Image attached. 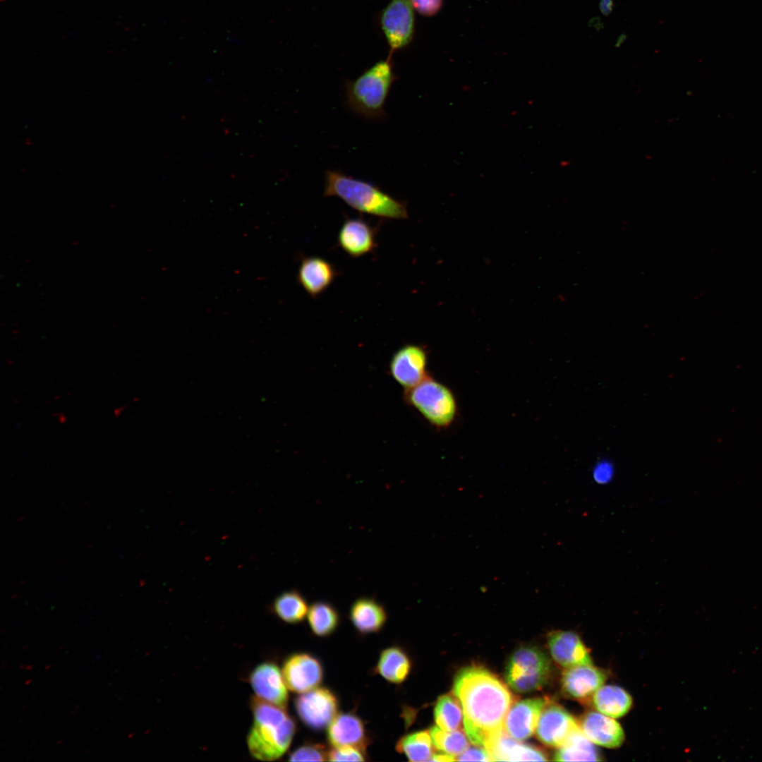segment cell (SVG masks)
Masks as SVG:
<instances>
[{
  "label": "cell",
  "instance_id": "obj_4",
  "mask_svg": "<svg viewBox=\"0 0 762 762\" xmlns=\"http://www.w3.org/2000/svg\"><path fill=\"white\" fill-rule=\"evenodd\" d=\"M396 79L392 56L388 54L356 79L345 81L346 105L354 113L368 119L384 117L385 104Z\"/></svg>",
  "mask_w": 762,
  "mask_h": 762
},
{
  "label": "cell",
  "instance_id": "obj_28",
  "mask_svg": "<svg viewBox=\"0 0 762 762\" xmlns=\"http://www.w3.org/2000/svg\"><path fill=\"white\" fill-rule=\"evenodd\" d=\"M435 722L440 729L452 731L460 729L462 723V708L454 695H443L435 706Z\"/></svg>",
  "mask_w": 762,
  "mask_h": 762
},
{
  "label": "cell",
  "instance_id": "obj_2",
  "mask_svg": "<svg viewBox=\"0 0 762 762\" xmlns=\"http://www.w3.org/2000/svg\"><path fill=\"white\" fill-rule=\"evenodd\" d=\"M250 707L253 722L247 736L250 755L260 761H274L289 747L296 732V723L284 708L253 697Z\"/></svg>",
  "mask_w": 762,
  "mask_h": 762
},
{
  "label": "cell",
  "instance_id": "obj_33",
  "mask_svg": "<svg viewBox=\"0 0 762 762\" xmlns=\"http://www.w3.org/2000/svg\"><path fill=\"white\" fill-rule=\"evenodd\" d=\"M614 475V467L609 461L603 460L596 464L593 470V478L599 484L610 482Z\"/></svg>",
  "mask_w": 762,
  "mask_h": 762
},
{
  "label": "cell",
  "instance_id": "obj_6",
  "mask_svg": "<svg viewBox=\"0 0 762 762\" xmlns=\"http://www.w3.org/2000/svg\"><path fill=\"white\" fill-rule=\"evenodd\" d=\"M551 673V664L540 649L524 646L516 650L507 663L506 680L519 692H530L543 687Z\"/></svg>",
  "mask_w": 762,
  "mask_h": 762
},
{
  "label": "cell",
  "instance_id": "obj_17",
  "mask_svg": "<svg viewBox=\"0 0 762 762\" xmlns=\"http://www.w3.org/2000/svg\"><path fill=\"white\" fill-rule=\"evenodd\" d=\"M339 247L350 257L359 258L375 248L376 231L361 217L346 219L339 229Z\"/></svg>",
  "mask_w": 762,
  "mask_h": 762
},
{
  "label": "cell",
  "instance_id": "obj_15",
  "mask_svg": "<svg viewBox=\"0 0 762 762\" xmlns=\"http://www.w3.org/2000/svg\"><path fill=\"white\" fill-rule=\"evenodd\" d=\"M607 679L603 669L593 664L565 669L561 678L563 693L575 700H585L602 687Z\"/></svg>",
  "mask_w": 762,
  "mask_h": 762
},
{
  "label": "cell",
  "instance_id": "obj_18",
  "mask_svg": "<svg viewBox=\"0 0 762 762\" xmlns=\"http://www.w3.org/2000/svg\"><path fill=\"white\" fill-rule=\"evenodd\" d=\"M338 276V271L327 260L310 256L301 260L297 280L305 291L315 299L325 292Z\"/></svg>",
  "mask_w": 762,
  "mask_h": 762
},
{
  "label": "cell",
  "instance_id": "obj_37",
  "mask_svg": "<svg viewBox=\"0 0 762 762\" xmlns=\"http://www.w3.org/2000/svg\"><path fill=\"white\" fill-rule=\"evenodd\" d=\"M588 25L589 27L595 28L597 31H599L604 28L603 23L598 16L591 18L588 23Z\"/></svg>",
  "mask_w": 762,
  "mask_h": 762
},
{
  "label": "cell",
  "instance_id": "obj_11",
  "mask_svg": "<svg viewBox=\"0 0 762 762\" xmlns=\"http://www.w3.org/2000/svg\"><path fill=\"white\" fill-rule=\"evenodd\" d=\"M282 672L289 689L299 694L318 687L324 674L320 660L306 653L289 655L283 663Z\"/></svg>",
  "mask_w": 762,
  "mask_h": 762
},
{
  "label": "cell",
  "instance_id": "obj_27",
  "mask_svg": "<svg viewBox=\"0 0 762 762\" xmlns=\"http://www.w3.org/2000/svg\"><path fill=\"white\" fill-rule=\"evenodd\" d=\"M307 617L313 633L320 637L332 634L339 622L337 610L331 604L323 601L312 603L308 608Z\"/></svg>",
  "mask_w": 762,
  "mask_h": 762
},
{
  "label": "cell",
  "instance_id": "obj_32",
  "mask_svg": "<svg viewBox=\"0 0 762 762\" xmlns=\"http://www.w3.org/2000/svg\"><path fill=\"white\" fill-rule=\"evenodd\" d=\"M415 10L424 17H432L438 13L443 4V0H410Z\"/></svg>",
  "mask_w": 762,
  "mask_h": 762
},
{
  "label": "cell",
  "instance_id": "obj_35",
  "mask_svg": "<svg viewBox=\"0 0 762 762\" xmlns=\"http://www.w3.org/2000/svg\"><path fill=\"white\" fill-rule=\"evenodd\" d=\"M615 7V2L613 0H600L599 3V9L601 13L605 16H609Z\"/></svg>",
  "mask_w": 762,
  "mask_h": 762
},
{
  "label": "cell",
  "instance_id": "obj_14",
  "mask_svg": "<svg viewBox=\"0 0 762 762\" xmlns=\"http://www.w3.org/2000/svg\"><path fill=\"white\" fill-rule=\"evenodd\" d=\"M548 645L554 661L564 669L593 664L588 650L573 631H552L548 635Z\"/></svg>",
  "mask_w": 762,
  "mask_h": 762
},
{
  "label": "cell",
  "instance_id": "obj_26",
  "mask_svg": "<svg viewBox=\"0 0 762 762\" xmlns=\"http://www.w3.org/2000/svg\"><path fill=\"white\" fill-rule=\"evenodd\" d=\"M433 745L430 732L421 730L402 737L397 742L396 749L411 761L423 762L430 761L434 754Z\"/></svg>",
  "mask_w": 762,
  "mask_h": 762
},
{
  "label": "cell",
  "instance_id": "obj_13",
  "mask_svg": "<svg viewBox=\"0 0 762 762\" xmlns=\"http://www.w3.org/2000/svg\"><path fill=\"white\" fill-rule=\"evenodd\" d=\"M550 700L538 697L514 702L504 721V729L512 738L523 741L534 732L543 709Z\"/></svg>",
  "mask_w": 762,
  "mask_h": 762
},
{
  "label": "cell",
  "instance_id": "obj_19",
  "mask_svg": "<svg viewBox=\"0 0 762 762\" xmlns=\"http://www.w3.org/2000/svg\"><path fill=\"white\" fill-rule=\"evenodd\" d=\"M492 761H525L548 760L540 749L519 742L505 730L489 739L483 747Z\"/></svg>",
  "mask_w": 762,
  "mask_h": 762
},
{
  "label": "cell",
  "instance_id": "obj_29",
  "mask_svg": "<svg viewBox=\"0 0 762 762\" xmlns=\"http://www.w3.org/2000/svg\"><path fill=\"white\" fill-rule=\"evenodd\" d=\"M433 745L449 755L458 756L468 747L467 735L459 730L446 731L434 726L430 730Z\"/></svg>",
  "mask_w": 762,
  "mask_h": 762
},
{
  "label": "cell",
  "instance_id": "obj_30",
  "mask_svg": "<svg viewBox=\"0 0 762 762\" xmlns=\"http://www.w3.org/2000/svg\"><path fill=\"white\" fill-rule=\"evenodd\" d=\"M328 751L320 744H303L293 751L289 757L291 761H324L327 760Z\"/></svg>",
  "mask_w": 762,
  "mask_h": 762
},
{
  "label": "cell",
  "instance_id": "obj_38",
  "mask_svg": "<svg viewBox=\"0 0 762 762\" xmlns=\"http://www.w3.org/2000/svg\"><path fill=\"white\" fill-rule=\"evenodd\" d=\"M627 39V35L625 32L621 33L617 38L615 46L616 47H620Z\"/></svg>",
  "mask_w": 762,
  "mask_h": 762
},
{
  "label": "cell",
  "instance_id": "obj_9",
  "mask_svg": "<svg viewBox=\"0 0 762 762\" xmlns=\"http://www.w3.org/2000/svg\"><path fill=\"white\" fill-rule=\"evenodd\" d=\"M428 352L418 344H405L392 356L389 373L405 389H410L429 375L427 372Z\"/></svg>",
  "mask_w": 762,
  "mask_h": 762
},
{
  "label": "cell",
  "instance_id": "obj_25",
  "mask_svg": "<svg viewBox=\"0 0 762 762\" xmlns=\"http://www.w3.org/2000/svg\"><path fill=\"white\" fill-rule=\"evenodd\" d=\"M308 608L306 599L295 590L281 593L272 605V610L275 615L289 624L302 622L307 616Z\"/></svg>",
  "mask_w": 762,
  "mask_h": 762
},
{
  "label": "cell",
  "instance_id": "obj_22",
  "mask_svg": "<svg viewBox=\"0 0 762 762\" xmlns=\"http://www.w3.org/2000/svg\"><path fill=\"white\" fill-rule=\"evenodd\" d=\"M590 698L596 711L615 719L624 716L633 703L631 695L617 685L603 684Z\"/></svg>",
  "mask_w": 762,
  "mask_h": 762
},
{
  "label": "cell",
  "instance_id": "obj_1",
  "mask_svg": "<svg viewBox=\"0 0 762 762\" xmlns=\"http://www.w3.org/2000/svg\"><path fill=\"white\" fill-rule=\"evenodd\" d=\"M453 692L462 708L465 732L475 746L484 747L504 730L506 716L516 698L493 673L478 666L463 668L454 679Z\"/></svg>",
  "mask_w": 762,
  "mask_h": 762
},
{
  "label": "cell",
  "instance_id": "obj_5",
  "mask_svg": "<svg viewBox=\"0 0 762 762\" xmlns=\"http://www.w3.org/2000/svg\"><path fill=\"white\" fill-rule=\"evenodd\" d=\"M404 398L408 404L437 429L450 427L457 416L458 405L453 392L430 375L416 386L405 389Z\"/></svg>",
  "mask_w": 762,
  "mask_h": 762
},
{
  "label": "cell",
  "instance_id": "obj_12",
  "mask_svg": "<svg viewBox=\"0 0 762 762\" xmlns=\"http://www.w3.org/2000/svg\"><path fill=\"white\" fill-rule=\"evenodd\" d=\"M249 682L258 698L286 708L289 695L282 672L273 662L265 661L258 665L249 675Z\"/></svg>",
  "mask_w": 762,
  "mask_h": 762
},
{
  "label": "cell",
  "instance_id": "obj_21",
  "mask_svg": "<svg viewBox=\"0 0 762 762\" xmlns=\"http://www.w3.org/2000/svg\"><path fill=\"white\" fill-rule=\"evenodd\" d=\"M349 615L355 628L365 634L380 631L387 619L384 607L370 598L356 600L351 606Z\"/></svg>",
  "mask_w": 762,
  "mask_h": 762
},
{
  "label": "cell",
  "instance_id": "obj_34",
  "mask_svg": "<svg viewBox=\"0 0 762 762\" xmlns=\"http://www.w3.org/2000/svg\"><path fill=\"white\" fill-rule=\"evenodd\" d=\"M456 761H490L491 758L484 748L482 749L479 746H476L467 749L456 758Z\"/></svg>",
  "mask_w": 762,
  "mask_h": 762
},
{
  "label": "cell",
  "instance_id": "obj_36",
  "mask_svg": "<svg viewBox=\"0 0 762 762\" xmlns=\"http://www.w3.org/2000/svg\"><path fill=\"white\" fill-rule=\"evenodd\" d=\"M430 761H440V762H442V761H456V758L454 756L449 755V754H446V753L436 754L433 755Z\"/></svg>",
  "mask_w": 762,
  "mask_h": 762
},
{
  "label": "cell",
  "instance_id": "obj_3",
  "mask_svg": "<svg viewBox=\"0 0 762 762\" xmlns=\"http://www.w3.org/2000/svg\"><path fill=\"white\" fill-rule=\"evenodd\" d=\"M324 197H337L361 213L388 219L409 217L405 202L389 195L377 186L340 171L325 172Z\"/></svg>",
  "mask_w": 762,
  "mask_h": 762
},
{
  "label": "cell",
  "instance_id": "obj_23",
  "mask_svg": "<svg viewBox=\"0 0 762 762\" xmlns=\"http://www.w3.org/2000/svg\"><path fill=\"white\" fill-rule=\"evenodd\" d=\"M411 667V660L405 651L394 646L381 652L375 672L390 683L401 684L407 678Z\"/></svg>",
  "mask_w": 762,
  "mask_h": 762
},
{
  "label": "cell",
  "instance_id": "obj_7",
  "mask_svg": "<svg viewBox=\"0 0 762 762\" xmlns=\"http://www.w3.org/2000/svg\"><path fill=\"white\" fill-rule=\"evenodd\" d=\"M378 23L389 47V55L407 48L416 32L415 10L410 0H389L378 14Z\"/></svg>",
  "mask_w": 762,
  "mask_h": 762
},
{
  "label": "cell",
  "instance_id": "obj_31",
  "mask_svg": "<svg viewBox=\"0 0 762 762\" xmlns=\"http://www.w3.org/2000/svg\"><path fill=\"white\" fill-rule=\"evenodd\" d=\"M365 750L352 746H332L328 751L327 760L330 761H365Z\"/></svg>",
  "mask_w": 762,
  "mask_h": 762
},
{
  "label": "cell",
  "instance_id": "obj_20",
  "mask_svg": "<svg viewBox=\"0 0 762 762\" xmlns=\"http://www.w3.org/2000/svg\"><path fill=\"white\" fill-rule=\"evenodd\" d=\"M332 746H352L365 750L369 739L363 720L353 713L337 714L327 728Z\"/></svg>",
  "mask_w": 762,
  "mask_h": 762
},
{
  "label": "cell",
  "instance_id": "obj_8",
  "mask_svg": "<svg viewBox=\"0 0 762 762\" xmlns=\"http://www.w3.org/2000/svg\"><path fill=\"white\" fill-rule=\"evenodd\" d=\"M296 712L302 722L314 730L326 728L338 714L337 696L327 688L318 687L302 693L294 701Z\"/></svg>",
  "mask_w": 762,
  "mask_h": 762
},
{
  "label": "cell",
  "instance_id": "obj_10",
  "mask_svg": "<svg viewBox=\"0 0 762 762\" xmlns=\"http://www.w3.org/2000/svg\"><path fill=\"white\" fill-rule=\"evenodd\" d=\"M579 728V721L571 713L549 701L540 715L536 736L543 744L559 748Z\"/></svg>",
  "mask_w": 762,
  "mask_h": 762
},
{
  "label": "cell",
  "instance_id": "obj_16",
  "mask_svg": "<svg viewBox=\"0 0 762 762\" xmlns=\"http://www.w3.org/2000/svg\"><path fill=\"white\" fill-rule=\"evenodd\" d=\"M579 726L591 742L603 747L618 748L625 739L624 732L615 718L596 710L585 713L579 721Z\"/></svg>",
  "mask_w": 762,
  "mask_h": 762
},
{
  "label": "cell",
  "instance_id": "obj_24",
  "mask_svg": "<svg viewBox=\"0 0 762 762\" xmlns=\"http://www.w3.org/2000/svg\"><path fill=\"white\" fill-rule=\"evenodd\" d=\"M557 749L554 756V761H598L602 760L595 744L584 735L580 728Z\"/></svg>",
  "mask_w": 762,
  "mask_h": 762
}]
</instances>
